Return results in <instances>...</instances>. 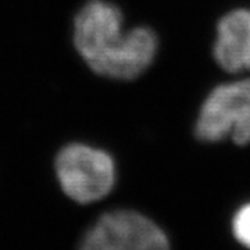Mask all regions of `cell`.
<instances>
[{
  "mask_svg": "<svg viewBox=\"0 0 250 250\" xmlns=\"http://www.w3.org/2000/svg\"><path fill=\"white\" fill-rule=\"evenodd\" d=\"M74 45L92 71L113 80H134L157 53V38L149 28L124 31L123 13L106 0H90L74 20Z\"/></svg>",
  "mask_w": 250,
  "mask_h": 250,
  "instance_id": "obj_1",
  "label": "cell"
},
{
  "mask_svg": "<svg viewBox=\"0 0 250 250\" xmlns=\"http://www.w3.org/2000/svg\"><path fill=\"white\" fill-rule=\"evenodd\" d=\"M57 182L72 202L90 205L102 200L116 185V163L107 152L85 143H70L54 160Z\"/></svg>",
  "mask_w": 250,
  "mask_h": 250,
  "instance_id": "obj_2",
  "label": "cell"
},
{
  "mask_svg": "<svg viewBox=\"0 0 250 250\" xmlns=\"http://www.w3.org/2000/svg\"><path fill=\"white\" fill-rule=\"evenodd\" d=\"M196 136L205 142L231 138L250 142V80L217 86L206 98L196 121Z\"/></svg>",
  "mask_w": 250,
  "mask_h": 250,
  "instance_id": "obj_3",
  "label": "cell"
},
{
  "mask_svg": "<svg viewBox=\"0 0 250 250\" xmlns=\"http://www.w3.org/2000/svg\"><path fill=\"white\" fill-rule=\"evenodd\" d=\"M78 250H171L159 225L132 210H114L99 217Z\"/></svg>",
  "mask_w": 250,
  "mask_h": 250,
  "instance_id": "obj_4",
  "label": "cell"
},
{
  "mask_svg": "<svg viewBox=\"0 0 250 250\" xmlns=\"http://www.w3.org/2000/svg\"><path fill=\"white\" fill-rule=\"evenodd\" d=\"M214 59L225 71H250V10H233L221 18Z\"/></svg>",
  "mask_w": 250,
  "mask_h": 250,
  "instance_id": "obj_5",
  "label": "cell"
},
{
  "mask_svg": "<svg viewBox=\"0 0 250 250\" xmlns=\"http://www.w3.org/2000/svg\"><path fill=\"white\" fill-rule=\"evenodd\" d=\"M232 231L239 243L250 249V203L242 206L232 220Z\"/></svg>",
  "mask_w": 250,
  "mask_h": 250,
  "instance_id": "obj_6",
  "label": "cell"
}]
</instances>
